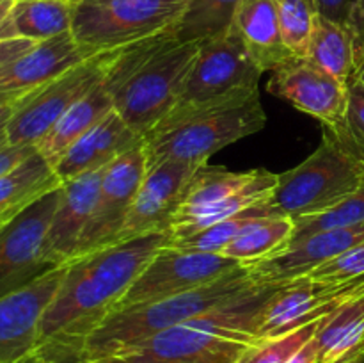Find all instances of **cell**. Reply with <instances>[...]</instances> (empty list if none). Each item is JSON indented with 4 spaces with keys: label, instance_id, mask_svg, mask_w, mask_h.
Returning a JSON list of instances; mask_svg holds the SVG:
<instances>
[{
    "label": "cell",
    "instance_id": "45",
    "mask_svg": "<svg viewBox=\"0 0 364 363\" xmlns=\"http://www.w3.org/2000/svg\"><path fill=\"white\" fill-rule=\"evenodd\" d=\"M21 363H32V359L28 358V359H25V362H21Z\"/></svg>",
    "mask_w": 364,
    "mask_h": 363
},
{
    "label": "cell",
    "instance_id": "26",
    "mask_svg": "<svg viewBox=\"0 0 364 363\" xmlns=\"http://www.w3.org/2000/svg\"><path fill=\"white\" fill-rule=\"evenodd\" d=\"M294 235V219L288 216H272L256 219L242 230L220 255L233 258L244 265H252L272 258L290 246Z\"/></svg>",
    "mask_w": 364,
    "mask_h": 363
},
{
    "label": "cell",
    "instance_id": "30",
    "mask_svg": "<svg viewBox=\"0 0 364 363\" xmlns=\"http://www.w3.org/2000/svg\"><path fill=\"white\" fill-rule=\"evenodd\" d=\"M272 216H279V214L272 209L269 199H265V201L258 203L256 206L238 214V216L230 217V219L226 221H220V223L212 224V226L208 228H203V230L196 231V233L192 235H187V237H167L166 246L167 248L183 249V251L220 253L242 230H245L249 224L255 223L256 219H262V217Z\"/></svg>",
    "mask_w": 364,
    "mask_h": 363
},
{
    "label": "cell",
    "instance_id": "42",
    "mask_svg": "<svg viewBox=\"0 0 364 363\" xmlns=\"http://www.w3.org/2000/svg\"><path fill=\"white\" fill-rule=\"evenodd\" d=\"M354 7L359 11V13L364 14V0H354Z\"/></svg>",
    "mask_w": 364,
    "mask_h": 363
},
{
    "label": "cell",
    "instance_id": "2",
    "mask_svg": "<svg viewBox=\"0 0 364 363\" xmlns=\"http://www.w3.org/2000/svg\"><path fill=\"white\" fill-rule=\"evenodd\" d=\"M281 285H259L194 319L92 363H238Z\"/></svg>",
    "mask_w": 364,
    "mask_h": 363
},
{
    "label": "cell",
    "instance_id": "18",
    "mask_svg": "<svg viewBox=\"0 0 364 363\" xmlns=\"http://www.w3.org/2000/svg\"><path fill=\"white\" fill-rule=\"evenodd\" d=\"M364 242V221L358 224L318 231L308 238L288 246L272 258L262 260L249 267V274L259 285L287 283L306 276L316 267L338 258Z\"/></svg>",
    "mask_w": 364,
    "mask_h": 363
},
{
    "label": "cell",
    "instance_id": "6",
    "mask_svg": "<svg viewBox=\"0 0 364 363\" xmlns=\"http://www.w3.org/2000/svg\"><path fill=\"white\" fill-rule=\"evenodd\" d=\"M364 184V162L323 128L318 148L299 166L277 174L269 203L291 219L316 216L354 194Z\"/></svg>",
    "mask_w": 364,
    "mask_h": 363
},
{
    "label": "cell",
    "instance_id": "21",
    "mask_svg": "<svg viewBox=\"0 0 364 363\" xmlns=\"http://www.w3.org/2000/svg\"><path fill=\"white\" fill-rule=\"evenodd\" d=\"M304 57L338 80L350 84L364 63V14L354 7L348 25L318 14Z\"/></svg>",
    "mask_w": 364,
    "mask_h": 363
},
{
    "label": "cell",
    "instance_id": "8",
    "mask_svg": "<svg viewBox=\"0 0 364 363\" xmlns=\"http://www.w3.org/2000/svg\"><path fill=\"white\" fill-rule=\"evenodd\" d=\"M114 52L96 53L68 70L13 107L7 125V142L36 146L57 121L105 78Z\"/></svg>",
    "mask_w": 364,
    "mask_h": 363
},
{
    "label": "cell",
    "instance_id": "40",
    "mask_svg": "<svg viewBox=\"0 0 364 363\" xmlns=\"http://www.w3.org/2000/svg\"><path fill=\"white\" fill-rule=\"evenodd\" d=\"M11 116H13V105H2L0 103V148L7 142V125H9Z\"/></svg>",
    "mask_w": 364,
    "mask_h": 363
},
{
    "label": "cell",
    "instance_id": "43",
    "mask_svg": "<svg viewBox=\"0 0 364 363\" xmlns=\"http://www.w3.org/2000/svg\"><path fill=\"white\" fill-rule=\"evenodd\" d=\"M347 363H364V356H358V358L350 359V362H347Z\"/></svg>",
    "mask_w": 364,
    "mask_h": 363
},
{
    "label": "cell",
    "instance_id": "13",
    "mask_svg": "<svg viewBox=\"0 0 364 363\" xmlns=\"http://www.w3.org/2000/svg\"><path fill=\"white\" fill-rule=\"evenodd\" d=\"M146 171L148 166L142 142L103 169L95 212L78 242L75 258L116 244Z\"/></svg>",
    "mask_w": 364,
    "mask_h": 363
},
{
    "label": "cell",
    "instance_id": "20",
    "mask_svg": "<svg viewBox=\"0 0 364 363\" xmlns=\"http://www.w3.org/2000/svg\"><path fill=\"white\" fill-rule=\"evenodd\" d=\"M141 142L142 135L112 110L71 144L53 164L52 169L57 180L64 184L80 174L105 169L114 160L137 148Z\"/></svg>",
    "mask_w": 364,
    "mask_h": 363
},
{
    "label": "cell",
    "instance_id": "41",
    "mask_svg": "<svg viewBox=\"0 0 364 363\" xmlns=\"http://www.w3.org/2000/svg\"><path fill=\"white\" fill-rule=\"evenodd\" d=\"M355 80H359L364 85V63L361 64V68L358 70V75H355Z\"/></svg>",
    "mask_w": 364,
    "mask_h": 363
},
{
    "label": "cell",
    "instance_id": "34",
    "mask_svg": "<svg viewBox=\"0 0 364 363\" xmlns=\"http://www.w3.org/2000/svg\"><path fill=\"white\" fill-rule=\"evenodd\" d=\"M331 132L348 152L364 162V85L355 78L348 84V109L345 123Z\"/></svg>",
    "mask_w": 364,
    "mask_h": 363
},
{
    "label": "cell",
    "instance_id": "27",
    "mask_svg": "<svg viewBox=\"0 0 364 363\" xmlns=\"http://www.w3.org/2000/svg\"><path fill=\"white\" fill-rule=\"evenodd\" d=\"M52 166L38 152L0 177V219L14 216L45 192L59 187Z\"/></svg>",
    "mask_w": 364,
    "mask_h": 363
},
{
    "label": "cell",
    "instance_id": "31",
    "mask_svg": "<svg viewBox=\"0 0 364 363\" xmlns=\"http://www.w3.org/2000/svg\"><path fill=\"white\" fill-rule=\"evenodd\" d=\"M364 221V184L352 196L338 203L333 209L326 210L316 216H304L294 219V235L290 244L308 238L309 235L318 231L331 230V228L350 226Z\"/></svg>",
    "mask_w": 364,
    "mask_h": 363
},
{
    "label": "cell",
    "instance_id": "3",
    "mask_svg": "<svg viewBox=\"0 0 364 363\" xmlns=\"http://www.w3.org/2000/svg\"><path fill=\"white\" fill-rule=\"evenodd\" d=\"M199 45L169 31L114 52L103 84L114 110L137 134H148L178 105Z\"/></svg>",
    "mask_w": 364,
    "mask_h": 363
},
{
    "label": "cell",
    "instance_id": "15",
    "mask_svg": "<svg viewBox=\"0 0 364 363\" xmlns=\"http://www.w3.org/2000/svg\"><path fill=\"white\" fill-rule=\"evenodd\" d=\"M205 164L208 162L166 160L149 167L117 242L169 230L173 217L176 216L181 205L188 182Z\"/></svg>",
    "mask_w": 364,
    "mask_h": 363
},
{
    "label": "cell",
    "instance_id": "22",
    "mask_svg": "<svg viewBox=\"0 0 364 363\" xmlns=\"http://www.w3.org/2000/svg\"><path fill=\"white\" fill-rule=\"evenodd\" d=\"M233 28L263 73L274 71L284 60L294 57L284 43L274 0H240L235 13Z\"/></svg>",
    "mask_w": 364,
    "mask_h": 363
},
{
    "label": "cell",
    "instance_id": "46",
    "mask_svg": "<svg viewBox=\"0 0 364 363\" xmlns=\"http://www.w3.org/2000/svg\"><path fill=\"white\" fill-rule=\"evenodd\" d=\"M68 2H77V0H68Z\"/></svg>",
    "mask_w": 364,
    "mask_h": 363
},
{
    "label": "cell",
    "instance_id": "47",
    "mask_svg": "<svg viewBox=\"0 0 364 363\" xmlns=\"http://www.w3.org/2000/svg\"><path fill=\"white\" fill-rule=\"evenodd\" d=\"M363 352H364V344H363Z\"/></svg>",
    "mask_w": 364,
    "mask_h": 363
},
{
    "label": "cell",
    "instance_id": "14",
    "mask_svg": "<svg viewBox=\"0 0 364 363\" xmlns=\"http://www.w3.org/2000/svg\"><path fill=\"white\" fill-rule=\"evenodd\" d=\"M267 89L301 112L316 117L322 127L340 128L348 109V84L338 80L308 57L294 56L272 71Z\"/></svg>",
    "mask_w": 364,
    "mask_h": 363
},
{
    "label": "cell",
    "instance_id": "37",
    "mask_svg": "<svg viewBox=\"0 0 364 363\" xmlns=\"http://www.w3.org/2000/svg\"><path fill=\"white\" fill-rule=\"evenodd\" d=\"M32 39L25 38H14V39H2L0 41V70L7 66L9 63H13L16 57H20L21 53L27 52L31 46H34Z\"/></svg>",
    "mask_w": 364,
    "mask_h": 363
},
{
    "label": "cell",
    "instance_id": "17",
    "mask_svg": "<svg viewBox=\"0 0 364 363\" xmlns=\"http://www.w3.org/2000/svg\"><path fill=\"white\" fill-rule=\"evenodd\" d=\"M89 57L92 56L78 45L71 31L34 43L27 52L0 70V103L14 107Z\"/></svg>",
    "mask_w": 364,
    "mask_h": 363
},
{
    "label": "cell",
    "instance_id": "16",
    "mask_svg": "<svg viewBox=\"0 0 364 363\" xmlns=\"http://www.w3.org/2000/svg\"><path fill=\"white\" fill-rule=\"evenodd\" d=\"M68 263L0 299V363H21L38 345L43 313L55 295Z\"/></svg>",
    "mask_w": 364,
    "mask_h": 363
},
{
    "label": "cell",
    "instance_id": "44",
    "mask_svg": "<svg viewBox=\"0 0 364 363\" xmlns=\"http://www.w3.org/2000/svg\"><path fill=\"white\" fill-rule=\"evenodd\" d=\"M7 219H9V217H7ZM7 219H0V226H2V224H4V223H6V221H7Z\"/></svg>",
    "mask_w": 364,
    "mask_h": 363
},
{
    "label": "cell",
    "instance_id": "28",
    "mask_svg": "<svg viewBox=\"0 0 364 363\" xmlns=\"http://www.w3.org/2000/svg\"><path fill=\"white\" fill-rule=\"evenodd\" d=\"M75 2L68 0H18L14 6V38L45 41L71 31Z\"/></svg>",
    "mask_w": 364,
    "mask_h": 363
},
{
    "label": "cell",
    "instance_id": "7",
    "mask_svg": "<svg viewBox=\"0 0 364 363\" xmlns=\"http://www.w3.org/2000/svg\"><path fill=\"white\" fill-rule=\"evenodd\" d=\"M188 0H77L71 34L89 53L112 52L176 27Z\"/></svg>",
    "mask_w": 364,
    "mask_h": 363
},
{
    "label": "cell",
    "instance_id": "9",
    "mask_svg": "<svg viewBox=\"0 0 364 363\" xmlns=\"http://www.w3.org/2000/svg\"><path fill=\"white\" fill-rule=\"evenodd\" d=\"M60 192L63 185L45 192L0 226V299L55 269L46 258L45 241Z\"/></svg>",
    "mask_w": 364,
    "mask_h": 363
},
{
    "label": "cell",
    "instance_id": "19",
    "mask_svg": "<svg viewBox=\"0 0 364 363\" xmlns=\"http://www.w3.org/2000/svg\"><path fill=\"white\" fill-rule=\"evenodd\" d=\"M102 178L103 169L80 174L60 184V201L45 241L46 258L52 265H64L75 258L78 242L95 212Z\"/></svg>",
    "mask_w": 364,
    "mask_h": 363
},
{
    "label": "cell",
    "instance_id": "1",
    "mask_svg": "<svg viewBox=\"0 0 364 363\" xmlns=\"http://www.w3.org/2000/svg\"><path fill=\"white\" fill-rule=\"evenodd\" d=\"M167 231H155L68 262L63 281L43 313L32 363H73L84 338L116 308L167 244Z\"/></svg>",
    "mask_w": 364,
    "mask_h": 363
},
{
    "label": "cell",
    "instance_id": "38",
    "mask_svg": "<svg viewBox=\"0 0 364 363\" xmlns=\"http://www.w3.org/2000/svg\"><path fill=\"white\" fill-rule=\"evenodd\" d=\"M16 2L18 0H0V41L2 39H14L11 18H13Z\"/></svg>",
    "mask_w": 364,
    "mask_h": 363
},
{
    "label": "cell",
    "instance_id": "25",
    "mask_svg": "<svg viewBox=\"0 0 364 363\" xmlns=\"http://www.w3.org/2000/svg\"><path fill=\"white\" fill-rule=\"evenodd\" d=\"M252 174H255V169L245 171V173H235V171H226L220 167H210L208 164L201 166L188 182L180 209L173 217V223L167 231L183 228L185 224L201 216L205 210L230 198L251 180Z\"/></svg>",
    "mask_w": 364,
    "mask_h": 363
},
{
    "label": "cell",
    "instance_id": "5",
    "mask_svg": "<svg viewBox=\"0 0 364 363\" xmlns=\"http://www.w3.org/2000/svg\"><path fill=\"white\" fill-rule=\"evenodd\" d=\"M247 265L191 292L110 312L82 342L73 363H92L203 315L255 287Z\"/></svg>",
    "mask_w": 364,
    "mask_h": 363
},
{
    "label": "cell",
    "instance_id": "24",
    "mask_svg": "<svg viewBox=\"0 0 364 363\" xmlns=\"http://www.w3.org/2000/svg\"><path fill=\"white\" fill-rule=\"evenodd\" d=\"M318 363H347L364 356V294L323 317L315 333Z\"/></svg>",
    "mask_w": 364,
    "mask_h": 363
},
{
    "label": "cell",
    "instance_id": "39",
    "mask_svg": "<svg viewBox=\"0 0 364 363\" xmlns=\"http://www.w3.org/2000/svg\"><path fill=\"white\" fill-rule=\"evenodd\" d=\"M287 363H318V347H316L315 337L306 342Z\"/></svg>",
    "mask_w": 364,
    "mask_h": 363
},
{
    "label": "cell",
    "instance_id": "36",
    "mask_svg": "<svg viewBox=\"0 0 364 363\" xmlns=\"http://www.w3.org/2000/svg\"><path fill=\"white\" fill-rule=\"evenodd\" d=\"M38 152L36 146H16V144H6L0 148V177L13 171L14 167L20 166L21 162L28 159L31 155Z\"/></svg>",
    "mask_w": 364,
    "mask_h": 363
},
{
    "label": "cell",
    "instance_id": "29",
    "mask_svg": "<svg viewBox=\"0 0 364 363\" xmlns=\"http://www.w3.org/2000/svg\"><path fill=\"white\" fill-rule=\"evenodd\" d=\"M240 0H188L183 16L173 28L183 43H203L231 31Z\"/></svg>",
    "mask_w": 364,
    "mask_h": 363
},
{
    "label": "cell",
    "instance_id": "12",
    "mask_svg": "<svg viewBox=\"0 0 364 363\" xmlns=\"http://www.w3.org/2000/svg\"><path fill=\"white\" fill-rule=\"evenodd\" d=\"M263 71L233 27L199 45L178 103H201L240 89H258Z\"/></svg>",
    "mask_w": 364,
    "mask_h": 363
},
{
    "label": "cell",
    "instance_id": "11",
    "mask_svg": "<svg viewBox=\"0 0 364 363\" xmlns=\"http://www.w3.org/2000/svg\"><path fill=\"white\" fill-rule=\"evenodd\" d=\"M364 294V276L347 281H318L309 278L281 283L267 302L258 324L259 340H272L318 322L350 299Z\"/></svg>",
    "mask_w": 364,
    "mask_h": 363
},
{
    "label": "cell",
    "instance_id": "33",
    "mask_svg": "<svg viewBox=\"0 0 364 363\" xmlns=\"http://www.w3.org/2000/svg\"><path fill=\"white\" fill-rule=\"evenodd\" d=\"M318 322H311L304 327L291 331L284 337L272 338V340H259L252 347L245 351L238 363H287L306 342L315 337L318 330Z\"/></svg>",
    "mask_w": 364,
    "mask_h": 363
},
{
    "label": "cell",
    "instance_id": "10",
    "mask_svg": "<svg viewBox=\"0 0 364 363\" xmlns=\"http://www.w3.org/2000/svg\"><path fill=\"white\" fill-rule=\"evenodd\" d=\"M240 265L244 263L220 253L183 251L164 246L114 310L146 305L191 292L220 280Z\"/></svg>",
    "mask_w": 364,
    "mask_h": 363
},
{
    "label": "cell",
    "instance_id": "32",
    "mask_svg": "<svg viewBox=\"0 0 364 363\" xmlns=\"http://www.w3.org/2000/svg\"><path fill=\"white\" fill-rule=\"evenodd\" d=\"M277 9L284 43L294 56L304 57L309 36L318 16L316 0H274Z\"/></svg>",
    "mask_w": 364,
    "mask_h": 363
},
{
    "label": "cell",
    "instance_id": "4",
    "mask_svg": "<svg viewBox=\"0 0 364 363\" xmlns=\"http://www.w3.org/2000/svg\"><path fill=\"white\" fill-rule=\"evenodd\" d=\"M267 114L258 89H240L201 103H178L142 135L146 166L166 160L208 162L220 148L263 130Z\"/></svg>",
    "mask_w": 364,
    "mask_h": 363
},
{
    "label": "cell",
    "instance_id": "35",
    "mask_svg": "<svg viewBox=\"0 0 364 363\" xmlns=\"http://www.w3.org/2000/svg\"><path fill=\"white\" fill-rule=\"evenodd\" d=\"M316 4H318L320 16L341 25L350 23L352 13H354V0H316Z\"/></svg>",
    "mask_w": 364,
    "mask_h": 363
},
{
    "label": "cell",
    "instance_id": "23",
    "mask_svg": "<svg viewBox=\"0 0 364 363\" xmlns=\"http://www.w3.org/2000/svg\"><path fill=\"white\" fill-rule=\"evenodd\" d=\"M112 110V98L102 80L57 121L55 127L36 144V149L50 166H53L71 144Z\"/></svg>",
    "mask_w": 364,
    "mask_h": 363
}]
</instances>
